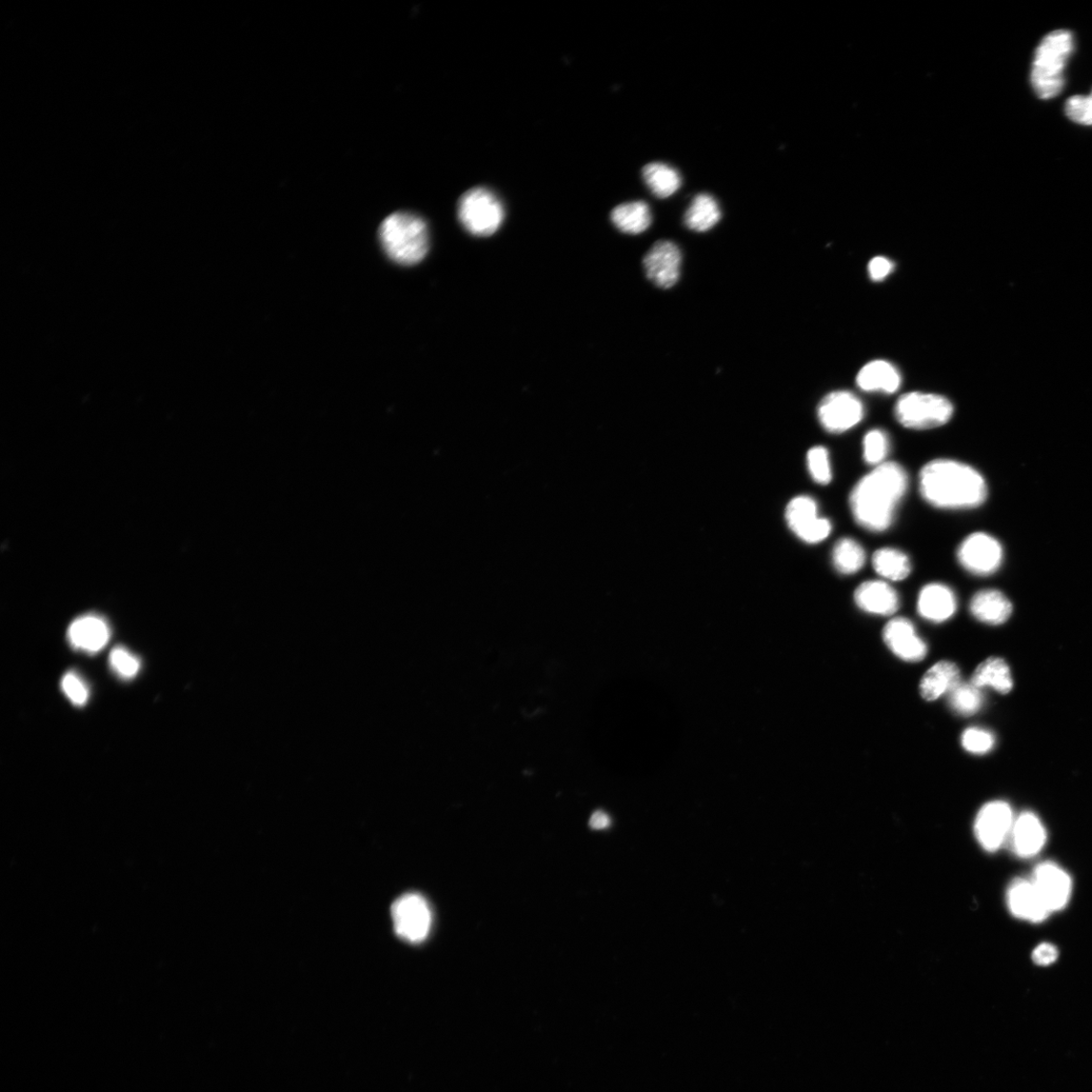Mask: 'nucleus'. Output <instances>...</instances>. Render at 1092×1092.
Wrapping results in <instances>:
<instances>
[{
	"label": "nucleus",
	"instance_id": "22",
	"mask_svg": "<svg viewBox=\"0 0 1092 1092\" xmlns=\"http://www.w3.org/2000/svg\"><path fill=\"white\" fill-rule=\"evenodd\" d=\"M960 683L961 673L957 665L942 661L926 673L920 686L921 695L927 701H935Z\"/></svg>",
	"mask_w": 1092,
	"mask_h": 1092
},
{
	"label": "nucleus",
	"instance_id": "27",
	"mask_svg": "<svg viewBox=\"0 0 1092 1092\" xmlns=\"http://www.w3.org/2000/svg\"><path fill=\"white\" fill-rule=\"evenodd\" d=\"M873 567L881 577L890 581H902L911 572L907 555L896 548L884 547L873 555Z\"/></svg>",
	"mask_w": 1092,
	"mask_h": 1092
},
{
	"label": "nucleus",
	"instance_id": "34",
	"mask_svg": "<svg viewBox=\"0 0 1092 1092\" xmlns=\"http://www.w3.org/2000/svg\"><path fill=\"white\" fill-rule=\"evenodd\" d=\"M1065 113L1070 120L1084 126H1092V92L1088 96L1070 97L1065 105Z\"/></svg>",
	"mask_w": 1092,
	"mask_h": 1092
},
{
	"label": "nucleus",
	"instance_id": "23",
	"mask_svg": "<svg viewBox=\"0 0 1092 1092\" xmlns=\"http://www.w3.org/2000/svg\"><path fill=\"white\" fill-rule=\"evenodd\" d=\"M721 217L722 211L716 198L708 193H700L694 197L684 221L690 230L702 233L718 225Z\"/></svg>",
	"mask_w": 1092,
	"mask_h": 1092
},
{
	"label": "nucleus",
	"instance_id": "4",
	"mask_svg": "<svg viewBox=\"0 0 1092 1092\" xmlns=\"http://www.w3.org/2000/svg\"><path fill=\"white\" fill-rule=\"evenodd\" d=\"M1074 47V37L1066 30L1052 32L1042 39L1030 74L1032 89L1040 98L1055 97L1062 90L1063 71Z\"/></svg>",
	"mask_w": 1092,
	"mask_h": 1092
},
{
	"label": "nucleus",
	"instance_id": "10",
	"mask_svg": "<svg viewBox=\"0 0 1092 1092\" xmlns=\"http://www.w3.org/2000/svg\"><path fill=\"white\" fill-rule=\"evenodd\" d=\"M786 521L790 529L807 544H819L831 532L830 521L820 518L817 502L808 495H800L788 504Z\"/></svg>",
	"mask_w": 1092,
	"mask_h": 1092
},
{
	"label": "nucleus",
	"instance_id": "37",
	"mask_svg": "<svg viewBox=\"0 0 1092 1092\" xmlns=\"http://www.w3.org/2000/svg\"><path fill=\"white\" fill-rule=\"evenodd\" d=\"M1059 957V952L1054 945L1043 943L1032 952V961L1040 966L1054 964Z\"/></svg>",
	"mask_w": 1092,
	"mask_h": 1092
},
{
	"label": "nucleus",
	"instance_id": "7",
	"mask_svg": "<svg viewBox=\"0 0 1092 1092\" xmlns=\"http://www.w3.org/2000/svg\"><path fill=\"white\" fill-rule=\"evenodd\" d=\"M395 934L401 939L419 944L426 940L432 925V913L426 900L417 893H408L392 905Z\"/></svg>",
	"mask_w": 1092,
	"mask_h": 1092
},
{
	"label": "nucleus",
	"instance_id": "21",
	"mask_svg": "<svg viewBox=\"0 0 1092 1092\" xmlns=\"http://www.w3.org/2000/svg\"><path fill=\"white\" fill-rule=\"evenodd\" d=\"M857 385L869 393H896L902 385L899 369L885 361L867 364L858 373Z\"/></svg>",
	"mask_w": 1092,
	"mask_h": 1092
},
{
	"label": "nucleus",
	"instance_id": "8",
	"mask_svg": "<svg viewBox=\"0 0 1092 1092\" xmlns=\"http://www.w3.org/2000/svg\"><path fill=\"white\" fill-rule=\"evenodd\" d=\"M864 406L851 392L837 391L825 396L818 410L823 427L830 433L840 434L859 424L864 419Z\"/></svg>",
	"mask_w": 1092,
	"mask_h": 1092
},
{
	"label": "nucleus",
	"instance_id": "3",
	"mask_svg": "<svg viewBox=\"0 0 1092 1092\" xmlns=\"http://www.w3.org/2000/svg\"><path fill=\"white\" fill-rule=\"evenodd\" d=\"M380 240L391 260L401 266L419 264L429 249L427 225L422 217L412 213H394L385 218Z\"/></svg>",
	"mask_w": 1092,
	"mask_h": 1092
},
{
	"label": "nucleus",
	"instance_id": "5",
	"mask_svg": "<svg viewBox=\"0 0 1092 1092\" xmlns=\"http://www.w3.org/2000/svg\"><path fill=\"white\" fill-rule=\"evenodd\" d=\"M895 414L905 428L926 430L947 424L954 414V407L943 395L912 392L901 396Z\"/></svg>",
	"mask_w": 1092,
	"mask_h": 1092
},
{
	"label": "nucleus",
	"instance_id": "35",
	"mask_svg": "<svg viewBox=\"0 0 1092 1092\" xmlns=\"http://www.w3.org/2000/svg\"><path fill=\"white\" fill-rule=\"evenodd\" d=\"M62 688L66 695V698L77 706L85 705L89 697V692L85 681L75 672L71 671L64 674L62 681Z\"/></svg>",
	"mask_w": 1092,
	"mask_h": 1092
},
{
	"label": "nucleus",
	"instance_id": "30",
	"mask_svg": "<svg viewBox=\"0 0 1092 1092\" xmlns=\"http://www.w3.org/2000/svg\"><path fill=\"white\" fill-rule=\"evenodd\" d=\"M889 447V439L885 431L880 429L870 430L863 441L865 462L876 467L884 464Z\"/></svg>",
	"mask_w": 1092,
	"mask_h": 1092
},
{
	"label": "nucleus",
	"instance_id": "1",
	"mask_svg": "<svg viewBox=\"0 0 1092 1092\" xmlns=\"http://www.w3.org/2000/svg\"><path fill=\"white\" fill-rule=\"evenodd\" d=\"M908 487V476L897 463H884L862 478L852 489L850 506L853 520L872 532L890 527Z\"/></svg>",
	"mask_w": 1092,
	"mask_h": 1092
},
{
	"label": "nucleus",
	"instance_id": "16",
	"mask_svg": "<svg viewBox=\"0 0 1092 1092\" xmlns=\"http://www.w3.org/2000/svg\"><path fill=\"white\" fill-rule=\"evenodd\" d=\"M67 639L73 648L87 653H96L110 642L111 628L103 618L97 615H85L70 624Z\"/></svg>",
	"mask_w": 1092,
	"mask_h": 1092
},
{
	"label": "nucleus",
	"instance_id": "14",
	"mask_svg": "<svg viewBox=\"0 0 1092 1092\" xmlns=\"http://www.w3.org/2000/svg\"><path fill=\"white\" fill-rule=\"evenodd\" d=\"M883 639L889 649L905 662L918 663L926 658L927 645L906 619L889 622L883 630Z\"/></svg>",
	"mask_w": 1092,
	"mask_h": 1092
},
{
	"label": "nucleus",
	"instance_id": "17",
	"mask_svg": "<svg viewBox=\"0 0 1092 1092\" xmlns=\"http://www.w3.org/2000/svg\"><path fill=\"white\" fill-rule=\"evenodd\" d=\"M1011 845L1018 856L1037 855L1045 846L1047 833L1036 814L1027 811L1015 821L1010 831Z\"/></svg>",
	"mask_w": 1092,
	"mask_h": 1092
},
{
	"label": "nucleus",
	"instance_id": "9",
	"mask_svg": "<svg viewBox=\"0 0 1092 1092\" xmlns=\"http://www.w3.org/2000/svg\"><path fill=\"white\" fill-rule=\"evenodd\" d=\"M957 557L960 565L977 575H989L1002 566V545L991 535L978 532L968 536L960 545Z\"/></svg>",
	"mask_w": 1092,
	"mask_h": 1092
},
{
	"label": "nucleus",
	"instance_id": "31",
	"mask_svg": "<svg viewBox=\"0 0 1092 1092\" xmlns=\"http://www.w3.org/2000/svg\"><path fill=\"white\" fill-rule=\"evenodd\" d=\"M109 661L116 676L124 680L135 678L141 668L140 660L123 647L114 648L110 653Z\"/></svg>",
	"mask_w": 1092,
	"mask_h": 1092
},
{
	"label": "nucleus",
	"instance_id": "11",
	"mask_svg": "<svg viewBox=\"0 0 1092 1092\" xmlns=\"http://www.w3.org/2000/svg\"><path fill=\"white\" fill-rule=\"evenodd\" d=\"M1014 823L1012 810L1006 802H989L980 809L977 818V838L986 851H996L1010 835Z\"/></svg>",
	"mask_w": 1092,
	"mask_h": 1092
},
{
	"label": "nucleus",
	"instance_id": "19",
	"mask_svg": "<svg viewBox=\"0 0 1092 1092\" xmlns=\"http://www.w3.org/2000/svg\"><path fill=\"white\" fill-rule=\"evenodd\" d=\"M855 602L860 609L870 614H895L900 608V597L895 589L882 581H867L855 592Z\"/></svg>",
	"mask_w": 1092,
	"mask_h": 1092
},
{
	"label": "nucleus",
	"instance_id": "25",
	"mask_svg": "<svg viewBox=\"0 0 1092 1092\" xmlns=\"http://www.w3.org/2000/svg\"><path fill=\"white\" fill-rule=\"evenodd\" d=\"M979 689L991 687L1001 694H1007L1012 689V678L1009 667L1001 658H989L981 663L970 681Z\"/></svg>",
	"mask_w": 1092,
	"mask_h": 1092
},
{
	"label": "nucleus",
	"instance_id": "12",
	"mask_svg": "<svg viewBox=\"0 0 1092 1092\" xmlns=\"http://www.w3.org/2000/svg\"><path fill=\"white\" fill-rule=\"evenodd\" d=\"M682 254L679 247L671 241L655 243L644 260L648 279L662 289L676 285L680 277Z\"/></svg>",
	"mask_w": 1092,
	"mask_h": 1092
},
{
	"label": "nucleus",
	"instance_id": "24",
	"mask_svg": "<svg viewBox=\"0 0 1092 1092\" xmlns=\"http://www.w3.org/2000/svg\"><path fill=\"white\" fill-rule=\"evenodd\" d=\"M611 220L622 232L639 235L649 228L651 214L647 203L632 202L615 208L611 213Z\"/></svg>",
	"mask_w": 1092,
	"mask_h": 1092
},
{
	"label": "nucleus",
	"instance_id": "33",
	"mask_svg": "<svg viewBox=\"0 0 1092 1092\" xmlns=\"http://www.w3.org/2000/svg\"><path fill=\"white\" fill-rule=\"evenodd\" d=\"M995 744L994 734L982 728H968L962 736L963 748L972 753H986L994 749Z\"/></svg>",
	"mask_w": 1092,
	"mask_h": 1092
},
{
	"label": "nucleus",
	"instance_id": "28",
	"mask_svg": "<svg viewBox=\"0 0 1092 1092\" xmlns=\"http://www.w3.org/2000/svg\"><path fill=\"white\" fill-rule=\"evenodd\" d=\"M866 552L863 546L852 539L840 540L832 550L833 567L843 574L858 572L865 565Z\"/></svg>",
	"mask_w": 1092,
	"mask_h": 1092
},
{
	"label": "nucleus",
	"instance_id": "38",
	"mask_svg": "<svg viewBox=\"0 0 1092 1092\" xmlns=\"http://www.w3.org/2000/svg\"><path fill=\"white\" fill-rule=\"evenodd\" d=\"M611 824L608 814L602 810L595 811L590 820V826L596 830L607 828Z\"/></svg>",
	"mask_w": 1092,
	"mask_h": 1092
},
{
	"label": "nucleus",
	"instance_id": "36",
	"mask_svg": "<svg viewBox=\"0 0 1092 1092\" xmlns=\"http://www.w3.org/2000/svg\"><path fill=\"white\" fill-rule=\"evenodd\" d=\"M893 269H895V265L882 256L873 258L868 266L869 275L874 282L884 281Z\"/></svg>",
	"mask_w": 1092,
	"mask_h": 1092
},
{
	"label": "nucleus",
	"instance_id": "20",
	"mask_svg": "<svg viewBox=\"0 0 1092 1092\" xmlns=\"http://www.w3.org/2000/svg\"><path fill=\"white\" fill-rule=\"evenodd\" d=\"M970 611L973 617L983 623L1000 625L1010 618L1012 605L1001 591L982 590L972 598Z\"/></svg>",
	"mask_w": 1092,
	"mask_h": 1092
},
{
	"label": "nucleus",
	"instance_id": "2",
	"mask_svg": "<svg viewBox=\"0 0 1092 1092\" xmlns=\"http://www.w3.org/2000/svg\"><path fill=\"white\" fill-rule=\"evenodd\" d=\"M922 497L941 509H973L987 498V485L976 469L952 460H935L920 472Z\"/></svg>",
	"mask_w": 1092,
	"mask_h": 1092
},
{
	"label": "nucleus",
	"instance_id": "18",
	"mask_svg": "<svg viewBox=\"0 0 1092 1092\" xmlns=\"http://www.w3.org/2000/svg\"><path fill=\"white\" fill-rule=\"evenodd\" d=\"M956 609V596L948 586L934 583L922 589L918 610L925 620L936 623L944 622L955 614Z\"/></svg>",
	"mask_w": 1092,
	"mask_h": 1092
},
{
	"label": "nucleus",
	"instance_id": "26",
	"mask_svg": "<svg viewBox=\"0 0 1092 1092\" xmlns=\"http://www.w3.org/2000/svg\"><path fill=\"white\" fill-rule=\"evenodd\" d=\"M643 177L650 191L660 198H667L676 193L682 183L676 169L659 163L646 165L643 169Z\"/></svg>",
	"mask_w": 1092,
	"mask_h": 1092
},
{
	"label": "nucleus",
	"instance_id": "15",
	"mask_svg": "<svg viewBox=\"0 0 1092 1092\" xmlns=\"http://www.w3.org/2000/svg\"><path fill=\"white\" fill-rule=\"evenodd\" d=\"M1007 905L1015 917L1031 923L1045 921L1050 910L1031 880L1017 879L1007 890Z\"/></svg>",
	"mask_w": 1092,
	"mask_h": 1092
},
{
	"label": "nucleus",
	"instance_id": "13",
	"mask_svg": "<svg viewBox=\"0 0 1092 1092\" xmlns=\"http://www.w3.org/2000/svg\"><path fill=\"white\" fill-rule=\"evenodd\" d=\"M1039 895L1050 910L1064 908L1071 897L1072 881L1068 874L1054 862L1040 864L1031 879Z\"/></svg>",
	"mask_w": 1092,
	"mask_h": 1092
},
{
	"label": "nucleus",
	"instance_id": "6",
	"mask_svg": "<svg viewBox=\"0 0 1092 1092\" xmlns=\"http://www.w3.org/2000/svg\"><path fill=\"white\" fill-rule=\"evenodd\" d=\"M505 216L500 198L486 188H474L461 197L459 217L465 229L475 236H490L497 231Z\"/></svg>",
	"mask_w": 1092,
	"mask_h": 1092
},
{
	"label": "nucleus",
	"instance_id": "32",
	"mask_svg": "<svg viewBox=\"0 0 1092 1092\" xmlns=\"http://www.w3.org/2000/svg\"><path fill=\"white\" fill-rule=\"evenodd\" d=\"M807 465L814 481L824 486L830 483L832 475L826 448L824 446L812 447L807 453Z\"/></svg>",
	"mask_w": 1092,
	"mask_h": 1092
},
{
	"label": "nucleus",
	"instance_id": "29",
	"mask_svg": "<svg viewBox=\"0 0 1092 1092\" xmlns=\"http://www.w3.org/2000/svg\"><path fill=\"white\" fill-rule=\"evenodd\" d=\"M949 702L952 710L963 717H971L983 705L981 689L970 683H960L949 693Z\"/></svg>",
	"mask_w": 1092,
	"mask_h": 1092
}]
</instances>
